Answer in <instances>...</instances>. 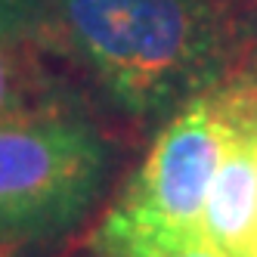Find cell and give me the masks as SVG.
I'll return each instance as SVG.
<instances>
[{
	"label": "cell",
	"instance_id": "cell-2",
	"mask_svg": "<svg viewBox=\"0 0 257 257\" xmlns=\"http://www.w3.org/2000/svg\"><path fill=\"white\" fill-rule=\"evenodd\" d=\"M235 131L232 96H201L164 127L121 205L96 232L99 257H158L201 235L205 205Z\"/></svg>",
	"mask_w": 257,
	"mask_h": 257
},
{
	"label": "cell",
	"instance_id": "cell-1",
	"mask_svg": "<svg viewBox=\"0 0 257 257\" xmlns=\"http://www.w3.org/2000/svg\"><path fill=\"white\" fill-rule=\"evenodd\" d=\"M59 13L68 44L131 112L177 102L217 65L205 0H62Z\"/></svg>",
	"mask_w": 257,
	"mask_h": 257
},
{
	"label": "cell",
	"instance_id": "cell-3",
	"mask_svg": "<svg viewBox=\"0 0 257 257\" xmlns=\"http://www.w3.org/2000/svg\"><path fill=\"white\" fill-rule=\"evenodd\" d=\"M105 149L93 127L31 112L0 124V254L71 229L96 198Z\"/></svg>",
	"mask_w": 257,
	"mask_h": 257
},
{
	"label": "cell",
	"instance_id": "cell-5",
	"mask_svg": "<svg viewBox=\"0 0 257 257\" xmlns=\"http://www.w3.org/2000/svg\"><path fill=\"white\" fill-rule=\"evenodd\" d=\"M41 0H0V124L41 112Z\"/></svg>",
	"mask_w": 257,
	"mask_h": 257
},
{
	"label": "cell",
	"instance_id": "cell-8",
	"mask_svg": "<svg viewBox=\"0 0 257 257\" xmlns=\"http://www.w3.org/2000/svg\"><path fill=\"white\" fill-rule=\"evenodd\" d=\"M0 257H4V254H0Z\"/></svg>",
	"mask_w": 257,
	"mask_h": 257
},
{
	"label": "cell",
	"instance_id": "cell-4",
	"mask_svg": "<svg viewBox=\"0 0 257 257\" xmlns=\"http://www.w3.org/2000/svg\"><path fill=\"white\" fill-rule=\"evenodd\" d=\"M235 131L201 229L226 257H257V93H235Z\"/></svg>",
	"mask_w": 257,
	"mask_h": 257
},
{
	"label": "cell",
	"instance_id": "cell-7",
	"mask_svg": "<svg viewBox=\"0 0 257 257\" xmlns=\"http://www.w3.org/2000/svg\"><path fill=\"white\" fill-rule=\"evenodd\" d=\"M248 7V22H251V44H254V56H257V0H245Z\"/></svg>",
	"mask_w": 257,
	"mask_h": 257
},
{
	"label": "cell",
	"instance_id": "cell-6",
	"mask_svg": "<svg viewBox=\"0 0 257 257\" xmlns=\"http://www.w3.org/2000/svg\"><path fill=\"white\" fill-rule=\"evenodd\" d=\"M158 257H226V254L201 232V235H189V238H180V242L168 245Z\"/></svg>",
	"mask_w": 257,
	"mask_h": 257
}]
</instances>
